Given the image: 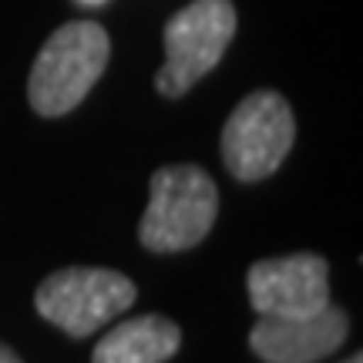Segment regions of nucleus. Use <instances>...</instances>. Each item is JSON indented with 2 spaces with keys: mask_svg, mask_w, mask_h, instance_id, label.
Segmentation results:
<instances>
[{
  "mask_svg": "<svg viewBox=\"0 0 363 363\" xmlns=\"http://www.w3.org/2000/svg\"><path fill=\"white\" fill-rule=\"evenodd\" d=\"M111 40L94 21H71L44 40L27 78L30 108L44 118L74 111L108 67Z\"/></svg>",
  "mask_w": 363,
  "mask_h": 363,
  "instance_id": "f257e3e1",
  "label": "nucleus"
},
{
  "mask_svg": "<svg viewBox=\"0 0 363 363\" xmlns=\"http://www.w3.org/2000/svg\"><path fill=\"white\" fill-rule=\"evenodd\" d=\"M347 333V313L326 303L306 316H259L249 333V347L266 363H316L337 353Z\"/></svg>",
  "mask_w": 363,
  "mask_h": 363,
  "instance_id": "0eeeda50",
  "label": "nucleus"
},
{
  "mask_svg": "<svg viewBox=\"0 0 363 363\" xmlns=\"http://www.w3.org/2000/svg\"><path fill=\"white\" fill-rule=\"evenodd\" d=\"M219 189L199 165H165L152 175L148 208L138 225V239L152 252H185L199 246L216 225Z\"/></svg>",
  "mask_w": 363,
  "mask_h": 363,
  "instance_id": "f03ea898",
  "label": "nucleus"
},
{
  "mask_svg": "<svg viewBox=\"0 0 363 363\" xmlns=\"http://www.w3.org/2000/svg\"><path fill=\"white\" fill-rule=\"evenodd\" d=\"M330 266L316 252L262 259L249 269V303L259 316H306L330 303Z\"/></svg>",
  "mask_w": 363,
  "mask_h": 363,
  "instance_id": "423d86ee",
  "label": "nucleus"
},
{
  "mask_svg": "<svg viewBox=\"0 0 363 363\" xmlns=\"http://www.w3.org/2000/svg\"><path fill=\"white\" fill-rule=\"evenodd\" d=\"M182 347V330L165 316H135L98 340L91 363H165Z\"/></svg>",
  "mask_w": 363,
  "mask_h": 363,
  "instance_id": "6e6552de",
  "label": "nucleus"
},
{
  "mask_svg": "<svg viewBox=\"0 0 363 363\" xmlns=\"http://www.w3.org/2000/svg\"><path fill=\"white\" fill-rule=\"evenodd\" d=\"M233 0H192L172 13L165 24V65L155 74V88L165 98H182L222 61L235 38Z\"/></svg>",
  "mask_w": 363,
  "mask_h": 363,
  "instance_id": "7ed1b4c3",
  "label": "nucleus"
},
{
  "mask_svg": "<svg viewBox=\"0 0 363 363\" xmlns=\"http://www.w3.org/2000/svg\"><path fill=\"white\" fill-rule=\"evenodd\" d=\"M296 142V118L279 91H252L222 128V162L239 182L269 179Z\"/></svg>",
  "mask_w": 363,
  "mask_h": 363,
  "instance_id": "20e7f679",
  "label": "nucleus"
},
{
  "mask_svg": "<svg viewBox=\"0 0 363 363\" xmlns=\"http://www.w3.org/2000/svg\"><path fill=\"white\" fill-rule=\"evenodd\" d=\"M138 299V286L118 269L67 266L51 272L34 293L38 313L67 337H91Z\"/></svg>",
  "mask_w": 363,
  "mask_h": 363,
  "instance_id": "39448f33",
  "label": "nucleus"
},
{
  "mask_svg": "<svg viewBox=\"0 0 363 363\" xmlns=\"http://www.w3.org/2000/svg\"><path fill=\"white\" fill-rule=\"evenodd\" d=\"M343 363H363V357H360V353H353L350 360H343Z\"/></svg>",
  "mask_w": 363,
  "mask_h": 363,
  "instance_id": "9d476101",
  "label": "nucleus"
},
{
  "mask_svg": "<svg viewBox=\"0 0 363 363\" xmlns=\"http://www.w3.org/2000/svg\"><path fill=\"white\" fill-rule=\"evenodd\" d=\"M84 4H91V7H98V4H104V0H84Z\"/></svg>",
  "mask_w": 363,
  "mask_h": 363,
  "instance_id": "9b49d317",
  "label": "nucleus"
},
{
  "mask_svg": "<svg viewBox=\"0 0 363 363\" xmlns=\"http://www.w3.org/2000/svg\"><path fill=\"white\" fill-rule=\"evenodd\" d=\"M0 363H24V360H21V357H17L7 343H0Z\"/></svg>",
  "mask_w": 363,
  "mask_h": 363,
  "instance_id": "1a4fd4ad",
  "label": "nucleus"
}]
</instances>
